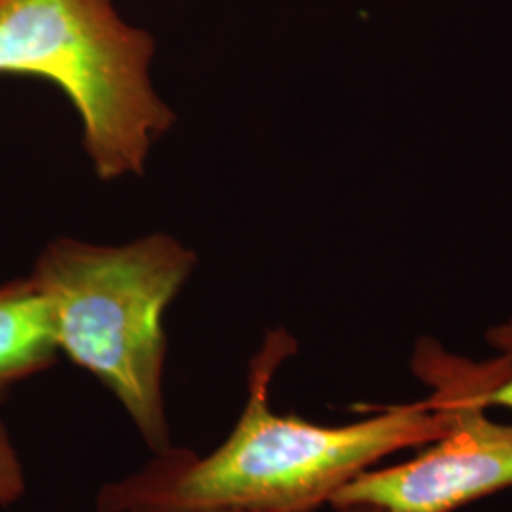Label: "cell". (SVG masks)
I'll return each mask as SVG.
<instances>
[{"label": "cell", "instance_id": "cell-1", "mask_svg": "<svg viewBox=\"0 0 512 512\" xmlns=\"http://www.w3.org/2000/svg\"><path fill=\"white\" fill-rule=\"evenodd\" d=\"M298 351L289 330H270L249 365L247 399L224 442L200 456L169 446L133 475L105 484L99 512H315L353 478L395 452L423 448L452 425L446 395L429 387L416 403L370 418L321 425L272 408L279 366Z\"/></svg>", "mask_w": 512, "mask_h": 512}, {"label": "cell", "instance_id": "cell-7", "mask_svg": "<svg viewBox=\"0 0 512 512\" xmlns=\"http://www.w3.org/2000/svg\"><path fill=\"white\" fill-rule=\"evenodd\" d=\"M486 340L495 349V353L511 359V366H509L507 374L486 391L484 401L490 410L501 408V410H507L512 414V315L503 323L488 330Z\"/></svg>", "mask_w": 512, "mask_h": 512}, {"label": "cell", "instance_id": "cell-8", "mask_svg": "<svg viewBox=\"0 0 512 512\" xmlns=\"http://www.w3.org/2000/svg\"><path fill=\"white\" fill-rule=\"evenodd\" d=\"M334 512H384L376 507H368V505H351V507H338L332 509ZM131 512H154V511H131Z\"/></svg>", "mask_w": 512, "mask_h": 512}, {"label": "cell", "instance_id": "cell-6", "mask_svg": "<svg viewBox=\"0 0 512 512\" xmlns=\"http://www.w3.org/2000/svg\"><path fill=\"white\" fill-rule=\"evenodd\" d=\"M27 492V475L16 442L6 423L0 420V509L23 499Z\"/></svg>", "mask_w": 512, "mask_h": 512}, {"label": "cell", "instance_id": "cell-2", "mask_svg": "<svg viewBox=\"0 0 512 512\" xmlns=\"http://www.w3.org/2000/svg\"><path fill=\"white\" fill-rule=\"evenodd\" d=\"M196 262L192 249L167 234L116 247L59 238L31 274L52 313L59 353L109 391L154 454L173 446L165 313Z\"/></svg>", "mask_w": 512, "mask_h": 512}, {"label": "cell", "instance_id": "cell-4", "mask_svg": "<svg viewBox=\"0 0 512 512\" xmlns=\"http://www.w3.org/2000/svg\"><path fill=\"white\" fill-rule=\"evenodd\" d=\"M495 353L473 361L423 338L412 355L421 384L440 389L452 408V425L420 454L353 478L330 509L368 505L384 512H456L478 499L512 488V423L490 418L486 391L509 370Z\"/></svg>", "mask_w": 512, "mask_h": 512}, {"label": "cell", "instance_id": "cell-3", "mask_svg": "<svg viewBox=\"0 0 512 512\" xmlns=\"http://www.w3.org/2000/svg\"><path fill=\"white\" fill-rule=\"evenodd\" d=\"M154 52V37L112 0H0V74L35 76L63 92L103 181L141 175L175 124L152 84Z\"/></svg>", "mask_w": 512, "mask_h": 512}, {"label": "cell", "instance_id": "cell-5", "mask_svg": "<svg viewBox=\"0 0 512 512\" xmlns=\"http://www.w3.org/2000/svg\"><path fill=\"white\" fill-rule=\"evenodd\" d=\"M52 313L33 277L0 287V391L52 368L59 357Z\"/></svg>", "mask_w": 512, "mask_h": 512}]
</instances>
